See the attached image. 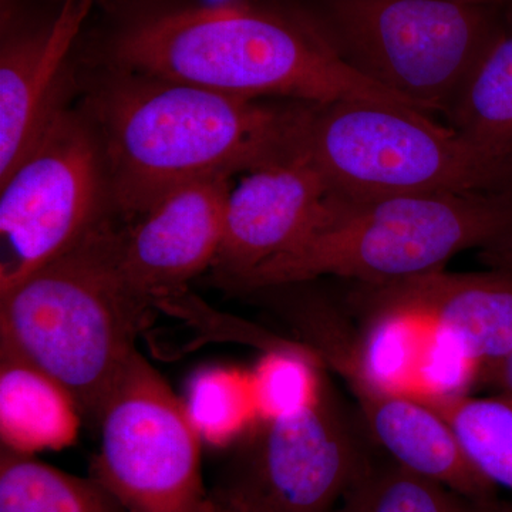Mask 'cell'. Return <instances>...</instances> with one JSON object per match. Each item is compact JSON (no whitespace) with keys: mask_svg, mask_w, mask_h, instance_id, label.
<instances>
[{"mask_svg":"<svg viewBox=\"0 0 512 512\" xmlns=\"http://www.w3.org/2000/svg\"><path fill=\"white\" fill-rule=\"evenodd\" d=\"M313 106L114 69L86 114L103 147L113 210L128 222L181 185L251 173L295 156Z\"/></svg>","mask_w":512,"mask_h":512,"instance_id":"1","label":"cell"},{"mask_svg":"<svg viewBox=\"0 0 512 512\" xmlns=\"http://www.w3.org/2000/svg\"><path fill=\"white\" fill-rule=\"evenodd\" d=\"M109 52L114 69L229 96L420 111L350 69L288 0L147 10L117 28Z\"/></svg>","mask_w":512,"mask_h":512,"instance_id":"2","label":"cell"},{"mask_svg":"<svg viewBox=\"0 0 512 512\" xmlns=\"http://www.w3.org/2000/svg\"><path fill=\"white\" fill-rule=\"evenodd\" d=\"M512 235V195L437 194L355 198L326 195L291 247L238 286L256 292L320 276L365 286L430 272L467 249Z\"/></svg>","mask_w":512,"mask_h":512,"instance_id":"3","label":"cell"},{"mask_svg":"<svg viewBox=\"0 0 512 512\" xmlns=\"http://www.w3.org/2000/svg\"><path fill=\"white\" fill-rule=\"evenodd\" d=\"M117 228L107 222L0 293V333L62 384L96 429L151 312L121 281Z\"/></svg>","mask_w":512,"mask_h":512,"instance_id":"4","label":"cell"},{"mask_svg":"<svg viewBox=\"0 0 512 512\" xmlns=\"http://www.w3.org/2000/svg\"><path fill=\"white\" fill-rule=\"evenodd\" d=\"M303 148L330 194L343 197L512 195V153L480 146L412 109L315 104Z\"/></svg>","mask_w":512,"mask_h":512,"instance_id":"5","label":"cell"},{"mask_svg":"<svg viewBox=\"0 0 512 512\" xmlns=\"http://www.w3.org/2000/svg\"><path fill=\"white\" fill-rule=\"evenodd\" d=\"M350 69L423 113L447 114L505 6L457 0H292Z\"/></svg>","mask_w":512,"mask_h":512,"instance_id":"6","label":"cell"},{"mask_svg":"<svg viewBox=\"0 0 512 512\" xmlns=\"http://www.w3.org/2000/svg\"><path fill=\"white\" fill-rule=\"evenodd\" d=\"M96 127L62 107L0 180V293L77 247L113 215Z\"/></svg>","mask_w":512,"mask_h":512,"instance_id":"7","label":"cell"},{"mask_svg":"<svg viewBox=\"0 0 512 512\" xmlns=\"http://www.w3.org/2000/svg\"><path fill=\"white\" fill-rule=\"evenodd\" d=\"M96 477L127 512H204L201 439L190 412L138 350L101 410Z\"/></svg>","mask_w":512,"mask_h":512,"instance_id":"8","label":"cell"},{"mask_svg":"<svg viewBox=\"0 0 512 512\" xmlns=\"http://www.w3.org/2000/svg\"><path fill=\"white\" fill-rule=\"evenodd\" d=\"M369 464L325 377L311 399L265 417L215 493L254 512H332Z\"/></svg>","mask_w":512,"mask_h":512,"instance_id":"9","label":"cell"},{"mask_svg":"<svg viewBox=\"0 0 512 512\" xmlns=\"http://www.w3.org/2000/svg\"><path fill=\"white\" fill-rule=\"evenodd\" d=\"M303 345L336 370L359 403L367 433L393 463L436 481L461 497L484 500L493 485L468 463L447 421L416 394L376 382L360 366L355 342L325 302H312L293 316Z\"/></svg>","mask_w":512,"mask_h":512,"instance_id":"10","label":"cell"},{"mask_svg":"<svg viewBox=\"0 0 512 512\" xmlns=\"http://www.w3.org/2000/svg\"><path fill=\"white\" fill-rule=\"evenodd\" d=\"M231 181L220 175L181 185L117 228L121 281L151 311L164 296L187 288L214 266L224 239Z\"/></svg>","mask_w":512,"mask_h":512,"instance_id":"11","label":"cell"},{"mask_svg":"<svg viewBox=\"0 0 512 512\" xmlns=\"http://www.w3.org/2000/svg\"><path fill=\"white\" fill-rule=\"evenodd\" d=\"M369 315L399 313L450 339L481 379L512 350V272H430L394 284L365 286Z\"/></svg>","mask_w":512,"mask_h":512,"instance_id":"12","label":"cell"},{"mask_svg":"<svg viewBox=\"0 0 512 512\" xmlns=\"http://www.w3.org/2000/svg\"><path fill=\"white\" fill-rule=\"evenodd\" d=\"M328 194L325 177L305 148L247 173L228 195L224 239L212 266L217 281L238 289L301 237Z\"/></svg>","mask_w":512,"mask_h":512,"instance_id":"13","label":"cell"},{"mask_svg":"<svg viewBox=\"0 0 512 512\" xmlns=\"http://www.w3.org/2000/svg\"><path fill=\"white\" fill-rule=\"evenodd\" d=\"M94 0H60L52 19L3 28L0 49V180L28 153L64 107L63 83L74 42Z\"/></svg>","mask_w":512,"mask_h":512,"instance_id":"14","label":"cell"},{"mask_svg":"<svg viewBox=\"0 0 512 512\" xmlns=\"http://www.w3.org/2000/svg\"><path fill=\"white\" fill-rule=\"evenodd\" d=\"M82 420L62 384L0 333L2 447L33 454L69 446Z\"/></svg>","mask_w":512,"mask_h":512,"instance_id":"15","label":"cell"},{"mask_svg":"<svg viewBox=\"0 0 512 512\" xmlns=\"http://www.w3.org/2000/svg\"><path fill=\"white\" fill-rule=\"evenodd\" d=\"M446 117L450 128L490 150L512 153V3L500 28L461 84Z\"/></svg>","mask_w":512,"mask_h":512,"instance_id":"16","label":"cell"},{"mask_svg":"<svg viewBox=\"0 0 512 512\" xmlns=\"http://www.w3.org/2000/svg\"><path fill=\"white\" fill-rule=\"evenodd\" d=\"M447 421L470 466L493 487L512 493V396L413 393Z\"/></svg>","mask_w":512,"mask_h":512,"instance_id":"17","label":"cell"},{"mask_svg":"<svg viewBox=\"0 0 512 512\" xmlns=\"http://www.w3.org/2000/svg\"><path fill=\"white\" fill-rule=\"evenodd\" d=\"M0 512H127L96 477H79L0 448Z\"/></svg>","mask_w":512,"mask_h":512,"instance_id":"18","label":"cell"},{"mask_svg":"<svg viewBox=\"0 0 512 512\" xmlns=\"http://www.w3.org/2000/svg\"><path fill=\"white\" fill-rule=\"evenodd\" d=\"M461 498L390 460L367 464L332 512H470Z\"/></svg>","mask_w":512,"mask_h":512,"instance_id":"19","label":"cell"},{"mask_svg":"<svg viewBox=\"0 0 512 512\" xmlns=\"http://www.w3.org/2000/svg\"><path fill=\"white\" fill-rule=\"evenodd\" d=\"M480 258L491 269L512 272V235L495 242L490 247L480 249Z\"/></svg>","mask_w":512,"mask_h":512,"instance_id":"20","label":"cell"},{"mask_svg":"<svg viewBox=\"0 0 512 512\" xmlns=\"http://www.w3.org/2000/svg\"><path fill=\"white\" fill-rule=\"evenodd\" d=\"M484 382L494 386L498 393L510 394L512 396V350L510 355L505 357L503 362L495 367L490 375L485 377Z\"/></svg>","mask_w":512,"mask_h":512,"instance_id":"21","label":"cell"},{"mask_svg":"<svg viewBox=\"0 0 512 512\" xmlns=\"http://www.w3.org/2000/svg\"><path fill=\"white\" fill-rule=\"evenodd\" d=\"M204 512H254L248 510V508L242 507L234 501L228 500V498L222 497V495L211 491L208 495L207 504H205Z\"/></svg>","mask_w":512,"mask_h":512,"instance_id":"22","label":"cell"},{"mask_svg":"<svg viewBox=\"0 0 512 512\" xmlns=\"http://www.w3.org/2000/svg\"><path fill=\"white\" fill-rule=\"evenodd\" d=\"M457 2L476 3V5L505 6L510 5V3H512V0H457Z\"/></svg>","mask_w":512,"mask_h":512,"instance_id":"23","label":"cell"}]
</instances>
